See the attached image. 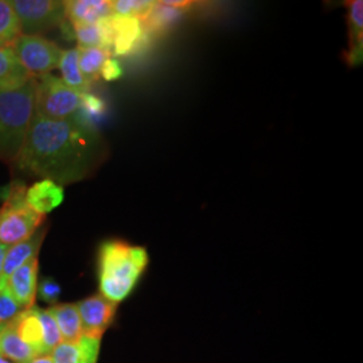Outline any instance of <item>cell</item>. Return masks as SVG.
<instances>
[{
  "label": "cell",
  "instance_id": "cb8c5ba5",
  "mask_svg": "<svg viewBox=\"0 0 363 363\" xmlns=\"http://www.w3.org/2000/svg\"><path fill=\"white\" fill-rule=\"evenodd\" d=\"M112 13L118 16L135 18L143 22L144 19L152 11L156 1L151 0H113L111 1Z\"/></svg>",
  "mask_w": 363,
  "mask_h": 363
},
{
  "label": "cell",
  "instance_id": "484cf974",
  "mask_svg": "<svg viewBox=\"0 0 363 363\" xmlns=\"http://www.w3.org/2000/svg\"><path fill=\"white\" fill-rule=\"evenodd\" d=\"M38 312L39 320L42 325V330H43V343H45V349L48 355L52 354V351L60 345L62 343L61 339V334L60 330L57 327V323L52 318V312L49 310H42V308H37Z\"/></svg>",
  "mask_w": 363,
  "mask_h": 363
},
{
  "label": "cell",
  "instance_id": "7402d4cb",
  "mask_svg": "<svg viewBox=\"0 0 363 363\" xmlns=\"http://www.w3.org/2000/svg\"><path fill=\"white\" fill-rule=\"evenodd\" d=\"M111 57V52L100 48H78V62L82 76L93 84L100 78L101 67Z\"/></svg>",
  "mask_w": 363,
  "mask_h": 363
},
{
  "label": "cell",
  "instance_id": "5bb4252c",
  "mask_svg": "<svg viewBox=\"0 0 363 363\" xmlns=\"http://www.w3.org/2000/svg\"><path fill=\"white\" fill-rule=\"evenodd\" d=\"M66 19L73 25H91L112 16L109 0H69L65 1Z\"/></svg>",
  "mask_w": 363,
  "mask_h": 363
},
{
  "label": "cell",
  "instance_id": "6da1fadb",
  "mask_svg": "<svg viewBox=\"0 0 363 363\" xmlns=\"http://www.w3.org/2000/svg\"><path fill=\"white\" fill-rule=\"evenodd\" d=\"M105 156L106 145L99 130L79 117L48 120L34 116L13 164L22 172L64 187L89 178Z\"/></svg>",
  "mask_w": 363,
  "mask_h": 363
},
{
  "label": "cell",
  "instance_id": "f1b7e54d",
  "mask_svg": "<svg viewBox=\"0 0 363 363\" xmlns=\"http://www.w3.org/2000/svg\"><path fill=\"white\" fill-rule=\"evenodd\" d=\"M121 76H123V66L118 62V60L109 57L101 67L100 77L105 81H116L118 78H121Z\"/></svg>",
  "mask_w": 363,
  "mask_h": 363
},
{
  "label": "cell",
  "instance_id": "ac0fdd59",
  "mask_svg": "<svg viewBox=\"0 0 363 363\" xmlns=\"http://www.w3.org/2000/svg\"><path fill=\"white\" fill-rule=\"evenodd\" d=\"M0 355L13 363H27L38 358L37 354L18 337L11 323L3 325L0 330Z\"/></svg>",
  "mask_w": 363,
  "mask_h": 363
},
{
  "label": "cell",
  "instance_id": "5b68a950",
  "mask_svg": "<svg viewBox=\"0 0 363 363\" xmlns=\"http://www.w3.org/2000/svg\"><path fill=\"white\" fill-rule=\"evenodd\" d=\"M35 116L48 120H69L81 111V93L69 88L52 74L35 77Z\"/></svg>",
  "mask_w": 363,
  "mask_h": 363
},
{
  "label": "cell",
  "instance_id": "8992f818",
  "mask_svg": "<svg viewBox=\"0 0 363 363\" xmlns=\"http://www.w3.org/2000/svg\"><path fill=\"white\" fill-rule=\"evenodd\" d=\"M23 35H39L64 25L65 1L61 0H13Z\"/></svg>",
  "mask_w": 363,
  "mask_h": 363
},
{
  "label": "cell",
  "instance_id": "30bf717a",
  "mask_svg": "<svg viewBox=\"0 0 363 363\" xmlns=\"http://www.w3.org/2000/svg\"><path fill=\"white\" fill-rule=\"evenodd\" d=\"M6 286L15 301L23 308L34 307L38 289V257L27 261L9 277Z\"/></svg>",
  "mask_w": 363,
  "mask_h": 363
},
{
  "label": "cell",
  "instance_id": "52a82bcc",
  "mask_svg": "<svg viewBox=\"0 0 363 363\" xmlns=\"http://www.w3.org/2000/svg\"><path fill=\"white\" fill-rule=\"evenodd\" d=\"M18 62L28 74L38 77L49 74L60 66L64 50L52 40L39 35L21 34L13 42L11 49Z\"/></svg>",
  "mask_w": 363,
  "mask_h": 363
},
{
  "label": "cell",
  "instance_id": "f546056e",
  "mask_svg": "<svg viewBox=\"0 0 363 363\" xmlns=\"http://www.w3.org/2000/svg\"><path fill=\"white\" fill-rule=\"evenodd\" d=\"M7 250L9 247L0 244V280H1V273H3V265H4V259H6V255H7Z\"/></svg>",
  "mask_w": 363,
  "mask_h": 363
},
{
  "label": "cell",
  "instance_id": "8fae6325",
  "mask_svg": "<svg viewBox=\"0 0 363 363\" xmlns=\"http://www.w3.org/2000/svg\"><path fill=\"white\" fill-rule=\"evenodd\" d=\"M101 349V337L81 335L76 342L60 343L52 354V363H97Z\"/></svg>",
  "mask_w": 363,
  "mask_h": 363
},
{
  "label": "cell",
  "instance_id": "9a60e30c",
  "mask_svg": "<svg viewBox=\"0 0 363 363\" xmlns=\"http://www.w3.org/2000/svg\"><path fill=\"white\" fill-rule=\"evenodd\" d=\"M38 307H31L21 312L13 322V330L27 346L37 354V357H48L43 343V330L38 318Z\"/></svg>",
  "mask_w": 363,
  "mask_h": 363
},
{
  "label": "cell",
  "instance_id": "d6a6232c",
  "mask_svg": "<svg viewBox=\"0 0 363 363\" xmlns=\"http://www.w3.org/2000/svg\"><path fill=\"white\" fill-rule=\"evenodd\" d=\"M0 363H13V362H11V361H9V359H6V358H4V357H1V355H0Z\"/></svg>",
  "mask_w": 363,
  "mask_h": 363
},
{
  "label": "cell",
  "instance_id": "ba28073f",
  "mask_svg": "<svg viewBox=\"0 0 363 363\" xmlns=\"http://www.w3.org/2000/svg\"><path fill=\"white\" fill-rule=\"evenodd\" d=\"M77 310L82 334L103 337L116 316L117 304L99 294L81 300L77 303Z\"/></svg>",
  "mask_w": 363,
  "mask_h": 363
},
{
  "label": "cell",
  "instance_id": "4dcf8cb0",
  "mask_svg": "<svg viewBox=\"0 0 363 363\" xmlns=\"http://www.w3.org/2000/svg\"><path fill=\"white\" fill-rule=\"evenodd\" d=\"M9 194H10V183L0 187V202H1V203L7 199Z\"/></svg>",
  "mask_w": 363,
  "mask_h": 363
},
{
  "label": "cell",
  "instance_id": "277c9868",
  "mask_svg": "<svg viewBox=\"0 0 363 363\" xmlns=\"http://www.w3.org/2000/svg\"><path fill=\"white\" fill-rule=\"evenodd\" d=\"M26 190L25 182H11L10 194L0 206V244L6 247L25 241L45 222V216L27 205Z\"/></svg>",
  "mask_w": 363,
  "mask_h": 363
},
{
  "label": "cell",
  "instance_id": "836d02e7",
  "mask_svg": "<svg viewBox=\"0 0 363 363\" xmlns=\"http://www.w3.org/2000/svg\"><path fill=\"white\" fill-rule=\"evenodd\" d=\"M1 328H3V325H0V330H1Z\"/></svg>",
  "mask_w": 363,
  "mask_h": 363
},
{
  "label": "cell",
  "instance_id": "3957f363",
  "mask_svg": "<svg viewBox=\"0 0 363 363\" xmlns=\"http://www.w3.org/2000/svg\"><path fill=\"white\" fill-rule=\"evenodd\" d=\"M35 77L22 86L0 89V160L15 163L35 116Z\"/></svg>",
  "mask_w": 363,
  "mask_h": 363
},
{
  "label": "cell",
  "instance_id": "e0dca14e",
  "mask_svg": "<svg viewBox=\"0 0 363 363\" xmlns=\"http://www.w3.org/2000/svg\"><path fill=\"white\" fill-rule=\"evenodd\" d=\"M49 311L60 330L62 342H76L82 335L81 319L78 313L77 304H54Z\"/></svg>",
  "mask_w": 363,
  "mask_h": 363
},
{
  "label": "cell",
  "instance_id": "4316f807",
  "mask_svg": "<svg viewBox=\"0 0 363 363\" xmlns=\"http://www.w3.org/2000/svg\"><path fill=\"white\" fill-rule=\"evenodd\" d=\"M23 311V308L15 301L7 286H0V325H9Z\"/></svg>",
  "mask_w": 363,
  "mask_h": 363
},
{
  "label": "cell",
  "instance_id": "7a4b0ae2",
  "mask_svg": "<svg viewBox=\"0 0 363 363\" xmlns=\"http://www.w3.org/2000/svg\"><path fill=\"white\" fill-rule=\"evenodd\" d=\"M148 265L143 247L124 241H106L99 249V288L105 298L121 303L128 298Z\"/></svg>",
  "mask_w": 363,
  "mask_h": 363
},
{
  "label": "cell",
  "instance_id": "7c38bea8",
  "mask_svg": "<svg viewBox=\"0 0 363 363\" xmlns=\"http://www.w3.org/2000/svg\"><path fill=\"white\" fill-rule=\"evenodd\" d=\"M46 232H48V228H39L35 233L28 237L25 241L9 247L4 259V265H3L0 286H6L9 277L18 268L25 265L27 261L38 257L39 249L43 244Z\"/></svg>",
  "mask_w": 363,
  "mask_h": 363
},
{
  "label": "cell",
  "instance_id": "ffe728a7",
  "mask_svg": "<svg viewBox=\"0 0 363 363\" xmlns=\"http://www.w3.org/2000/svg\"><path fill=\"white\" fill-rule=\"evenodd\" d=\"M33 78L18 62L11 50L0 49V89H13L22 86Z\"/></svg>",
  "mask_w": 363,
  "mask_h": 363
},
{
  "label": "cell",
  "instance_id": "83f0119b",
  "mask_svg": "<svg viewBox=\"0 0 363 363\" xmlns=\"http://www.w3.org/2000/svg\"><path fill=\"white\" fill-rule=\"evenodd\" d=\"M37 295L45 303L54 306L61 296V286L52 277H45L39 281Z\"/></svg>",
  "mask_w": 363,
  "mask_h": 363
},
{
  "label": "cell",
  "instance_id": "1f68e13d",
  "mask_svg": "<svg viewBox=\"0 0 363 363\" xmlns=\"http://www.w3.org/2000/svg\"><path fill=\"white\" fill-rule=\"evenodd\" d=\"M27 363H52V358L48 355V357H38V358H35V359H33V361H30V362Z\"/></svg>",
  "mask_w": 363,
  "mask_h": 363
},
{
  "label": "cell",
  "instance_id": "d6986e66",
  "mask_svg": "<svg viewBox=\"0 0 363 363\" xmlns=\"http://www.w3.org/2000/svg\"><path fill=\"white\" fill-rule=\"evenodd\" d=\"M184 13L186 11L183 10L169 7L164 4V1H156L152 11L142 22L147 35H163L167 30L172 28Z\"/></svg>",
  "mask_w": 363,
  "mask_h": 363
},
{
  "label": "cell",
  "instance_id": "9c48e42d",
  "mask_svg": "<svg viewBox=\"0 0 363 363\" xmlns=\"http://www.w3.org/2000/svg\"><path fill=\"white\" fill-rule=\"evenodd\" d=\"M111 23L113 33L112 52L115 55H130L142 50L150 38L139 19L112 15Z\"/></svg>",
  "mask_w": 363,
  "mask_h": 363
},
{
  "label": "cell",
  "instance_id": "4fadbf2b",
  "mask_svg": "<svg viewBox=\"0 0 363 363\" xmlns=\"http://www.w3.org/2000/svg\"><path fill=\"white\" fill-rule=\"evenodd\" d=\"M65 199V190L58 183L50 179H40L27 187L26 202L40 216L52 213Z\"/></svg>",
  "mask_w": 363,
  "mask_h": 363
},
{
  "label": "cell",
  "instance_id": "d4e9b609",
  "mask_svg": "<svg viewBox=\"0 0 363 363\" xmlns=\"http://www.w3.org/2000/svg\"><path fill=\"white\" fill-rule=\"evenodd\" d=\"M106 112V105L103 99L93 94L91 91H86L81 94V111L78 117L84 120L86 124L94 127V120L100 118Z\"/></svg>",
  "mask_w": 363,
  "mask_h": 363
},
{
  "label": "cell",
  "instance_id": "44dd1931",
  "mask_svg": "<svg viewBox=\"0 0 363 363\" xmlns=\"http://www.w3.org/2000/svg\"><path fill=\"white\" fill-rule=\"evenodd\" d=\"M60 70L62 74V81L65 82L69 88L78 93H86L91 91V84L85 79L79 69L78 62V48L64 50L61 61H60Z\"/></svg>",
  "mask_w": 363,
  "mask_h": 363
},
{
  "label": "cell",
  "instance_id": "2e32d148",
  "mask_svg": "<svg viewBox=\"0 0 363 363\" xmlns=\"http://www.w3.org/2000/svg\"><path fill=\"white\" fill-rule=\"evenodd\" d=\"M347 23H349V50L346 61L351 66L361 65L363 54V1H347Z\"/></svg>",
  "mask_w": 363,
  "mask_h": 363
},
{
  "label": "cell",
  "instance_id": "603a6c76",
  "mask_svg": "<svg viewBox=\"0 0 363 363\" xmlns=\"http://www.w3.org/2000/svg\"><path fill=\"white\" fill-rule=\"evenodd\" d=\"M22 34L18 16L10 0H0V49L10 50Z\"/></svg>",
  "mask_w": 363,
  "mask_h": 363
}]
</instances>
